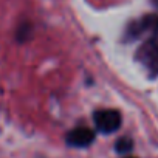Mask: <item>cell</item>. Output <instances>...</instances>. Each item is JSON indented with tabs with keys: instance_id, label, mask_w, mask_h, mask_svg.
<instances>
[{
	"instance_id": "obj_5",
	"label": "cell",
	"mask_w": 158,
	"mask_h": 158,
	"mask_svg": "<svg viewBox=\"0 0 158 158\" xmlns=\"http://www.w3.org/2000/svg\"><path fill=\"white\" fill-rule=\"evenodd\" d=\"M129 158H133V156H129Z\"/></svg>"
},
{
	"instance_id": "obj_4",
	"label": "cell",
	"mask_w": 158,
	"mask_h": 158,
	"mask_svg": "<svg viewBox=\"0 0 158 158\" xmlns=\"http://www.w3.org/2000/svg\"><path fill=\"white\" fill-rule=\"evenodd\" d=\"M132 149V141L129 139V138H121V139H118V143H116V150L119 152V153H126V152H129Z\"/></svg>"
},
{
	"instance_id": "obj_1",
	"label": "cell",
	"mask_w": 158,
	"mask_h": 158,
	"mask_svg": "<svg viewBox=\"0 0 158 158\" xmlns=\"http://www.w3.org/2000/svg\"><path fill=\"white\" fill-rule=\"evenodd\" d=\"M143 34L147 36L136 53V59L149 73L158 74V17L156 16L143 17L141 20L135 22L130 27L129 36L139 37Z\"/></svg>"
},
{
	"instance_id": "obj_2",
	"label": "cell",
	"mask_w": 158,
	"mask_h": 158,
	"mask_svg": "<svg viewBox=\"0 0 158 158\" xmlns=\"http://www.w3.org/2000/svg\"><path fill=\"white\" fill-rule=\"evenodd\" d=\"M93 119L96 129L102 133H113L121 126V115L116 110H98Z\"/></svg>"
},
{
	"instance_id": "obj_3",
	"label": "cell",
	"mask_w": 158,
	"mask_h": 158,
	"mask_svg": "<svg viewBox=\"0 0 158 158\" xmlns=\"http://www.w3.org/2000/svg\"><path fill=\"white\" fill-rule=\"evenodd\" d=\"M95 141V132L89 127H77L67 135V144L73 147H87Z\"/></svg>"
}]
</instances>
